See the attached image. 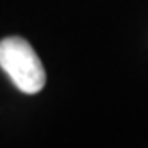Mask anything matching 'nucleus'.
<instances>
[{
    "mask_svg": "<svg viewBox=\"0 0 148 148\" xmlns=\"http://www.w3.org/2000/svg\"><path fill=\"white\" fill-rule=\"evenodd\" d=\"M0 68L25 95H36L45 88V68L29 41L11 36L0 41Z\"/></svg>",
    "mask_w": 148,
    "mask_h": 148,
    "instance_id": "f257e3e1",
    "label": "nucleus"
}]
</instances>
